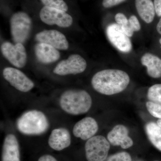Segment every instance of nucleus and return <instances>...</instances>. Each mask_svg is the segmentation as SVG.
Here are the masks:
<instances>
[{"label":"nucleus","instance_id":"f257e3e1","mask_svg":"<svg viewBox=\"0 0 161 161\" xmlns=\"http://www.w3.org/2000/svg\"><path fill=\"white\" fill-rule=\"evenodd\" d=\"M130 82L129 75L118 69H105L93 76L92 84L94 89L103 95L118 94L125 89Z\"/></svg>","mask_w":161,"mask_h":161},{"label":"nucleus","instance_id":"f03ea898","mask_svg":"<svg viewBox=\"0 0 161 161\" xmlns=\"http://www.w3.org/2000/svg\"><path fill=\"white\" fill-rule=\"evenodd\" d=\"M92 97L86 91L81 90H67L60 96V105L64 112L72 115L85 114L92 107Z\"/></svg>","mask_w":161,"mask_h":161},{"label":"nucleus","instance_id":"7ed1b4c3","mask_svg":"<svg viewBox=\"0 0 161 161\" xmlns=\"http://www.w3.org/2000/svg\"><path fill=\"white\" fill-rule=\"evenodd\" d=\"M49 126V122L46 115L37 110L25 112L17 122L18 130L25 135H40L46 132Z\"/></svg>","mask_w":161,"mask_h":161},{"label":"nucleus","instance_id":"20e7f679","mask_svg":"<svg viewBox=\"0 0 161 161\" xmlns=\"http://www.w3.org/2000/svg\"><path fill=\"white\" fill-rule=\"evenodd\" d=\"M10 23L13 40L15 43L23 44L27 40L31 30V19L26 13L19 11L13 15Z\"/></svg>","mask_w":161,"mask_h":161},{"label":"nucleus","instance_id":"39448f33","mask_svg":"<svg viewBox=\"0 0 161 161\" xmlns=\"http://www.w3.org/2000/svg\"><path fill=\"white\" fill-rule=\"evenodd\" d=\"M110 149L109 142L103 136H96L88 140L85 146L88 161H105Z\"/></svg>","mask_w":161,"mask_h":161},{"label":"nucleus","instance_id":"423d86ee","mask_svg":"<svg viewBox=\"0 0 161 161\" xmlns=\"http://www.w3.org/2000/svg\"><path fill=\"white\" fill-rule=\"evenodd\" d=\"M1 48L4 57L14 66L22 68L26 65L27 56L26 49L22 43L14 44L5 42L2 44Z\"/></svg>","mask_w":161,"mask_h":161},{"label":"nucleus","instance_id":"0eeeda50","mask_svg":"<svg viewBox=\"0 0 161 161\" xmlns=\"http://www.w3.org/2000/svg\"><path fill=\"white\" fill-rule=\"evenodd\" d=\"M40 19L47 25H57L61 27H69L73 22L71 16L66 12L44 6L40 10Z\"/></svg>","mask_w":161,"mask_h":161},{"label":"nucleus","instance_id":"6e6552de","mask_svg":"<svg viewBox=\"0 0 161 161\" xmlns=\"http://www.w3.org/2000/svg\"><path fill=\"white\" fill-rule=\"evenodd\" d=\"M87 67L86 60L78 54L70 56L66 60H61L53 70V73L60 76L77 75L85 70Z\"/></svg>","mask_w":161,"mask_h":161},{"label":"nucleus","instance_id":"1a4fd4ad","mask_svg":"<svg viewBox=\"0 0 161 161\" xmlns=\"http://www.w3.org/2000/svg\"><path fill=\"white\" fill-rule=\"evenodd\" d=\"M107 37L116 49L124 53H129L132 49V44L130 37L121 28L117 23H111L107 27Z\"/></svg>","mask_w":161,"mask_h":161},{"label":"nucleus","instance_id":"9d476101","mask_svg":"<svg viewBox=\"0 0 161 161\" xmlns=\"http://www.w3.org/2000/svg\"><path fill=\"white\" fill-rule=\"evenodd\" d=\"M3 76L5 80L18 91L29 92L34 87V83L23 72L11 67L4 69Z\"/></svg>","mask_w":161,"mask_h":161},{"label":"nucleus","instance_id":"9b49d317","mask_svg":"<svg viewBox=\"0 0 161 161\" xmlns=\"http://www.w3.org/2000/svg\"><path fill=\"white\" fill-rule=\"evenodd\" d=\"M36 40L39 43H46L57 49L65 50L69 48V43L64 35L55 30H44L37 34Z\"/></svg>","mask_w":161,"mask_h":161},{"label":"nucleus","instance_id":"f8f14e48","mask_svg":"<svg viewBox=\"0 0 161 161\" xmlns=\"http://www.w3.org/2000/svg\"><path fill=\"white\" fill-rule=\"evenodd\" d=\"M98 123L94 118L86 117L78 122L73 128V134L75 137L83 140L89 139L98 131Z\"/></svg>","mask_w":161,"mask_h":161},{"label":"nucleus","instance_id":"ddd939ff","mask_svg":"<svg viewBox=\"0 0 161 161\" xmlns=\"http://www.w3.org/2000/svg\"><path fill=\"white\" fill-rule=\"evenodd\" d=\"M128 128L123 125L115 126L108 134L107 138L109 143L114 146H120L124 149L132 147L133 141L129 136Z\"/></svg>","mask_w":161,"mask_h":161},{"label":"nucleus","instance_id":"4468645a","mask_svg":"<svg viewBox=\"0 0 161 161\" xmlns=\"http://www.w3.org/2000/svg\"><path fill=\"white\" fill-rule=\"evenodd\" d=\"M48 143L52 149L56 151H61L69 147L71 136L69 131L65 128L54 129L50 135Z\"/></svg>","mask_w":161,"mask_h":161},{"label":"nucleus","instance_id":"2eb2a0df","mask_svg":"<svg viewBox=\"0 0 161 161\" xmlns=\"http://www.w3.org/2000/svg\"><path fill=\"white\" fill-rule=\"evenodd\" d=\"M2 161H21L19 142L14 134H8L5 137L2 151Z\"/></svg>","mask_w":161,"mask_h":161},{"label":"nucleus","instance_id":"dca6fc26","mask_svg":"<svg viewBox=\"0 0 161 161\" xmlns=\"http://www.w3.org/2000/svg\"><path fill=\"white\" fill-rule=\"evenodd\" d=\"M36 57L40 62L43 64L53 63L60 58L58 49L46 43H39L35 46Z\"/></svg>","mask_w":161,"mask_h":161},{"label":"nucleus","instance_id":"f3484780","mask_svg":"<svg viewBox=\"0 0 161 161\" xmlns=\"http://www.w3.org/2000/svg\"><path fill=\"white\" fill-rule=\"evenodd\" d=\"M136 13L143 21L147 23H152L156 15L153 0H134Z\"/></svg>","mask_w":161,"mask_h":161},{"label":"nucleus","instance_id":"a211bd4d","mask_svg":"<svg viewBox=\"0 0 161 161\" xmlns=\"http://www.w3.org/2000/svg\"><path fill=\"white\" fill-rule=\"evenodd\" d=\"M141 63L147 68L148 75L151 78L161 77V59L155 55L147 53L141 58Z\"/></svg>","mask_w":161,"mask_h":161},{"label":"nucleus","instance_id":"6ab92c4d","mask_svg":"<svg viewBox=\"0 0 161 161\" xmlns=\"http://www.w3.org/2000/svg\"><path fill=\"white\" fill-rule=\"evenodd\" d=\"M145 130L152 145L161 151V127L157 124L150 122L146 124Z\"/></svg>","mask_w":161,"mask_h":161},{"label":"nucleus","instance_id":"aec40b11","mask_svg":"<svg viewBox=\"0 0 161 161\" xmlns=\"http://www.w3.org/2000/svg\"><path fill=\"white\" fill-rule=\"evenodd\" d=\"M125 25L120 26L123 31L129 37H132L134 32L139 31L141 28L140 23L135 15H131Z\"/></svg>","mask_w":161,"mask_h":161},{"label":"nucleus","instance_id":"412c9836","mask_svg":"<svg viewBox=\"0 0 161 161\" xmlns=\"http://www.w3.org/2000/svg\"><path fill=\"white\" fill-rule=\"evenodd\" d=\"M147 98L150 101L161 104V84L150 87L148 90Z\"/></svg>","mask_w":161,"mask_h":161},{"label":"nucleus","instance_id":"4be33fe9","mask_svg":"<svg viewBox=\"0 0 161 161\" xmlns=\"http://www.w3.org/2000/svg\"><path fill=\"white\" fill-rule=\"evenodd\" d=\"M44 6L67 12L68 6L64 0H40Z\"/></svg>","mask_w":161,"mask_h":161},{"label":"nucleus","instance_id":"5701e85b","mask_svg":"<svg viewBox=\"0 0 161 161\" xmlns=\"http://www.w3.org/2000/svg\"><path fill=\"white\" fill-rule=\"evenodd\" d=\"M147 110L153 117L161 119V104L152 101L147 102L146 103Z\"/></svg>","mask_w":161,"mask_h":161},{"label":"nucleus","instance_id":"b1692460","mask_svg":"<svg viewBox=\"0 0 161 161\" xmlns=\"http://www.w3.org/2000/svg\"><path fill=\"white\" fill-rule=\"evenodd\" d=\"M130 153L126 152H121L110 156L105 161H132Z\"/></svg>","mask_w":161,"mask_h":161},{"label":"nucleus","instance_id":"393cba45","mask_svg":"<svg viewBox=\"0 0 161 161\" xmlns=\"http://www.w3.org/2000/svg\"><path fill=\"white\" fill-rule=\"evenodd\" d=\"M127 0H102V5L104 9H108L118 6Z\"/></svg>","mask_w":161,"mask_h":161},{"label":"nucleus","instance_id":"a878e982","mask_svg":"<svg viewBox=\"0 0 161 161\" xmlns=\"http://www.w3.org/2000/svg\"><path fill=\"white\" fill-rule=\"evenodd\" d=\"M114 18L116 23L120 26L126 24L129 20L126 16L122 12L116 13Z\"/></svg>","mask_w":161,"mask_h":161},{"label":"nucleus","instance_id":"bb28decb","mask_svg":"<svg viewBox=\"0 0 161 161\" xmlns=\"http://www.w3.org/2000/svg\"><path fill=\"white\" fill-rule=\"evenodd\" d=\"M156 15L161 18V0H153Z\"/></svg>","mask_w":161,"mask_h":161},{"label":"nucleus","instance_id":"cd10ccee","mask_svg":"<svg viewBox=\"0 0 161 161\" xmlns=\"http://www.w3.org/2000/svg\"><path fill=\"white\" fill-rule=\"evenodd\" d=\"M38 161H58L57 159L49 154H45L40 157Z\"/></svg>","mask_w":161,"mask_h":161},{"label":"nucleus","instance_id":"c85d7f7f","mask_svg":"<svg viewBox=\"0 0 161 161\" xmlns=\"http://www.w3.org/2000/svg\"><path fill=\"white\" fill-rule=\"evenodd\" d=\"M157 30L158 32V33L161 35V18L159 21L157 25Z\"/></svg>","mask_w":161,"mask_h":161},{"label":"nucleus","instance_id":"c756f323","mask_svg":"<svg viewBox=\"0 0 161 161\" xmlns=\"http://www.w3.org/2000/svg\"><path fill=\"white\" fill-rule=\"evenodd\" d=\"M157 124L160 127H161V119H158L157 122Z\"/></svg>","mask_w":161,"mask_h":161},{"label":"nucleus","instance_id":"7c9ffc66","mask_svg":"<svg viewBox=\"0 0 161 161\" xmlns=\"http://www.w3.org/2000/svg\"><path fill=\"white\" fill-rule=\"evenodd\" d=\"M159 42H160V44H161V38L159 40Z\"/></svg>","mask_w":161,"mask_h":161},{"label":"nucleus","instance_id":"2f4dec72","mask_svg":"<svg viewBox=\"0 0 161 161\" xmlns=\"http://www.w3.org/2000/svg\"></svg>","mask_w":161,"mask_h":161}]
</instances>
